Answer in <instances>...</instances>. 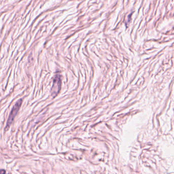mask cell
I'll list each match as a JSON object with an SVG mask.
<instances>
[{
	"label": "cell",
	"mask_w": 174,
	"mask_h": 174,
	"mask_svg": "<svg viewBox=\"0 0 174 174\" xmlns=\"http://www.w3.org/2000/svg\"><path fill=\"white\" fill-rule=\"evenodd\" d=\"M22 101H23V99H20L13 107L12 109L11 110V112L9 114L8 118L6 129H7L8 128H9V127L11 125V124L12 123L15 117L16 116V114H18V113L20 110V108L21 105H22Z\"/></svg>",
	"instance_id": "obj_1"
},
{
	"label": "cell",
	"mask_w": 174,
	"mask_h": 174,
	"mask_svg": "<svg viewBox=\"0 0 174 174\" xmlns=\"http://www.w3.org/2000/svg\"><path fill=\"white\" fill-rule=\"evenodd\" d=\"M61 86V79L60 74H57L55 76L53 80V84L51 89V94L53 98L57 96L59 93Z\"/></svg>",
	"instance_id": "obj_2"
}]
</instances>
